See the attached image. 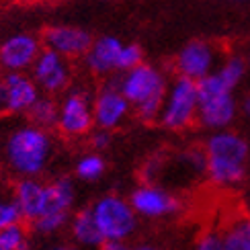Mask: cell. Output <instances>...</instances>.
Instances as JSON below:
<instances>
[{
  "mask_svg": "<svg viewBox=\"0 0 250 250\" xmlns=\"http://www.w3.org/2000/svg\"><path fill=\"white\" fill-rule=\"evenodd\" d=\"M92 109H95V127L113 131L129 115L131 105L119 88L117 78L103 84L97 95L92 97Z\"/></svg>",
  "mask_w": 250,
  "mask_h": 250,
  "instance_id": "cell-10",
  "label": "cell"
},
{
  "mask_svg": "<svg viewBox=\"0 0 250 250\" xmlns=\"http://www.w3.org/2000/svg\"><path fill=\"white\" fill-rule=\"evenodd\" d=\"M51 201H49V209L47 213L33 224V228L39 234H56L60 232L66 224L72 220V207L76 201V191L74 185L66 176L51 181Z\"/></svg>",
  "mask_w": 250,
  "mask_h": 250,
  "instance_id": "cell-9",
  "label": "cell"
},
{
  "mask_svg": "<svg viewBox=\"0 0 250 250\" xmlns=\"http://www.w3.org/2000/svg\"><path fill=\"white\" fill-rule=\"evenodd\" d=\"M215 72L222 76V80L226 82V84L234 90L242 82V78L246 76V60L240 58V56H230V58H226L222 62V66Z\"/></svg>",
  "mask_w": 250,
  "mask_h": 250,
  "instance_id": "cell-22",
  "label": "cell"
},
{
  "mask_svg": "<svg viewBox=\"0 0 250 250\" xmlns=\"http://www.w3.org/2000/svg\"><path fill=\"white\" fill-rule=\"evenodd\" d=\"M131 250H158L154 244H150V242H140V244H135V246H131Z\"/></svg>",
  "mask_w": 250,
  "mask_h": 250,
  "instance_id": "cell-31",
  "label": "cell"
},
{
  "mask_svg": "<svg viewBox=\"0 0 250 250\" xmlns=\"http://www.w3.org/2000/svg\"><path fill=\"white\" fill-rule=\"evenodd\" d=\"M140 64H144V51L138 43H123V49L119 54V64H117V72H129L133 68H138Z\"/></svg>",
  "mask_w": 250,
  "mask_h": 250,
  "instance_id": "cell-24",
  "label": "cell"
},
{
  "mask_svg": "<svg viewBox=\"0 0 250 250\" xmlns=\"http://www.w3.org/2000/svg\"><path fill=\"white\" fill-rule=\"evenodd\" d=\"M33 125H39L43 129H49L51 125H58V115H60V103L51 99V95H41L31 111L27 113Z\"/></svg>",
  "mask_w": 250,
  "mask_h": 250,
  "instance_id": "cell-19",
  "label": "cell"
},
{
  "mask_svg": "<svg viewBox=\"0 0 250 250\" xmlns=\"http://www.w3.org/2000/svg\"><path fill=\"white\" fill-rule=\"evenodd\" d=\"M43 51V41L33 33H13L0 43V68L6 72L31 70Z\"/></svg>",
  "mask_w": 250,
  "mask_h": 250,
  "instance_id": "cell-13",
  "label": "cell"
},
{
  "mask_svg": "<svg viewBox=\"0 0 250 250\" xmlns=\"http://www.w3.org/2000/svg\"><path fill=\"white\" fill-rule=\"evenodd\" d=\"M0 109H6V90H4L2 78H0Z\"/></svg>",
  "mask_w": 250,
  "mask_h": 250,
  "instance_id": "cell-30",
  "label": "cell"
},
{
  "mask_svg": "<svg viewBox=\"0 0 250 250\" xmlns=\"http://www.w3.org/2000/svg\"><path fill=\"white\" fill-rule=\"evenodd\" d=\"M43 47L58 51L64 58H84L92 45V35L86 29L74 25H54L43 31Z\"/></svg>",
  "mask_w": 250,
  "mask_h": 250,
  "instance_id": "cell-14",
  "label": "cell"
},
{
  "mask_svg": "<svg viewBox=\"0 0 250 250\" xmlns=\"http://www.w3.org/2000/svg\"><path fill=\"white\" fill-rule=\"evenodd\" d=\"M129 203L138 217H146V220L168 217L181 207V201L170 191L156 183H144L138 189H133L129 195Z\"/></svg>",
  "mask_w": 250,
  "mask_h": 250,
  "instance_id": "cell-12",
  "label": "cell"
},
{
  "mask_svg": "<svg viewBox=\"0 0 250 250\" xmlns=\"http://www.w3.org/2000/svg\"><path fill=\"white\" fill-rule=\"evenodd\" d=\"M54 250H76V248H72V246H56Z\"/></svg>",
  "mask_w": 250,
  "mask_h": 250,
  "instance_id": "cell-32",
  "label": "cell"
},
{
  "mask_svg": "<svg viewBox=\"0 0 250 250\" xmlns=\"http://www.w3.org/2000/svg\"><path fill=\"white\" fill-rule=\"evenodd\" d=\"M54 156V140L39 125H21L4 142V162L21 179H37Z\"/></svg>",
  "mask_w": 250,
  "mask_h": 250,
  "instance_id": "cell-1",
  "label": "cell"
},
{
  "mask_svg": "<svg viewBox=\"0 0 250 250\" xmlns=\"http://www.w3.org/2000/svg\"><path fill=\"white\" fill-rule=\"evenodd\" d=\"M70 234L78 246H84V248H101L105 244V238H103V234L99 230V224H97L95 213H92L90 207L80 209L72 215Z\"/></svg>",
  "mask_w": 250,
  "mask_h": 250,
  "instance_id": "cell-18",
  "label": "cell"
},
{
  "mask_svg": "<svg viewBox=\"0 0 250 250\" xmlns=\"http://www.w3.org/2000/svg\"><path fill=\"white\" fill-rule=\"evenodd\" d=\"M4 90H6V109L8 113H17V115H27L31 107L37 103L41 97V90L37 86V82L33 80L31 74L25 72H6V76L2 78Z\"/></svg>",
  "mask_w": 250,
  "mask_h": 250,
  "instance_id": "cell-16",
  "label": "cell"
},
{
  "mask_svg": "<svg viewBox=\"0 0 250 250\" xmlns=\"http://www.w3.org/2000/svg\"><path fill=\"white\" fill-rule=\"evenodd\" d=\"M31 76H33L43 95H58V92H64L68 88L72 68L68 64V58L43 47L33 68H31Z\"/></svg>",
  "mask_w": 250,
  "mask_h": 250,
  "instance_id": "cell-11",
  "label": "cell"
},
{
  "mask_svg": "<svg viewBox=\"0 0 250 250\" xmlns=\"http://www.w3.org/2000/svg\"><path fill=\"white\" fill-rule=\"evenodd\" d=\"M74 172L80 181H86V183L99 181L105 174V160H103V156L99 152H88L76 160Z\"/></svg>",
  "mask_w": 250,
  "mask_h": 250,
  "instance_id": "cell-21",
  "label": "cell"
},
{
  "mask_svg": "<svg viewBox=\"0 0 250 250\" xmlns=\"http://www.w3.org/2000/svg\"><path fill=\"white\" fill-rule=\"evenodd\" d=\"M248 64H250V51H248Z\"/></svg>",
  "mask_w": 250,
  "mask_h": 250,
  "instance_id": "cell-33",
  "label": "cell"
},
{
  "mask_svg": "<svg viewBox=\"0 0 250 250\" xmlns=\"http://www.w3.org/2000/svg\"><path fill=\"white\" fill-rule=\"evenodd\" d=\"M92 213L105 242H125L138 228V213L133 211L129 199L109 193L92 203Z\"/></svg>",
  "mask_w": 250,
  "mask_h": 250,
  "instance_id": "cell-5",
  "label": "cell"
},
{
  "mask_svg": "<svg viewBox=\"0 0 250 250\" xmlns=\"http://www.w3.org/2000/svg\"><path fill=\"white\" fill-rule=\"evenodd\" d=\"M117 82L131 109L138 113L142 121H158L166 92L170 86L160 68L144 62L138 68L123 72Z\"/></svg>",
  "mask_w": 250,
  "mask_h": 250,
  "instance_id": "cell-3",
  "label": "cell"
},
{
  "mask_svg": "<svg viewBox=\"0 0 250 250\" xmlns=\"http://www.w3.org/2000/svg\"><path fill=\"white\" fill-rule=\"evenodd\" d=\"M199 88V113L197 121L203 127L222 131L228 129L236 119L238 103L234 99V90L222 80L217 72H211L209 76L197 82Z\"/></svg>",
  "mask_w": 250,
  "mask_h": 250,
  "instance_id": "cell-4",
  "label": "cell"
},
{
  "mask_svg": "<svg viewBox=\"0 0 250 250\" xmlns=\"http://www.w3.org/2000/svg\"><path fill=\"white\" fill-rule=\"evenodd\" d=\"M27 248H29L27 230L21 224L0 230V250H27Z\"/></svg>",
  "mask_w": 250,
  "mask_h": 250,
  "instance_id": "cell-23",
  "label": "cell"
},
{
  "mask_svg": "<svg viewBox=\"0 0 250 250\" xmlns=\"http://www.w3.org/2000/svg\"><path fill=\"white\" fill-rule=\"evenodd\" d=\"M109 144H111V131H107V129H97L95 133H92L90 146H92V150H95V152L101 154L103 150L109 148Z\"/></svg>",
  "mask_w": 250,
  "mask_h": 250,
  "instance_id": "cell-27",
  "label": "cell"
},
{
  "mask_svg": "<svg viewBox=\"0 0 250 250\" xmlns=\"http://www.w3.org/2000/svg\"><path fill=\"white\" fill-rule=\"evenodd\" d=\"M193 250H226L224 238H222V234H217V232H207V234H203L199 238V240H197Z\"/></svg>",
  "mask_w": 250,
  "mask_h": 250,
  "instance_id": "cell-26",
  "label": "cell"
},
{
  "mask_svg": "<svg viewBox=\"0 0 250 250\" xmlns=\"http://www.w3.org/2000/svg\"><path fill=\"white\" fill-rule=\"evenodd\" d=\"M101 250H131L125 242H105L101 246Z\"/></svg>",
  "mask_w": 250,
  "mask_h": 250,
  "instance_id": "cell-28",
  "label": "cell"
},
{
  "mask_svg": "<svg viewBox=\"0 0 250 250\" xmlns=\"http://www.w3.org/2000/svg\"><path fill=\"white\" fill-rule=\"evenodd\" d=\"M207 179L215 187L238 185L246 174L248 144L232 129L213 131L205 142Z\"/></svg>",
  "mask_w": 250,
  "mask_h": 250,
  "instance_id": "cell-2",
  "label": "cell"
},
{
  "mask_svg": "<svg viewBox=\"0 0 250 250\" xmlns=\"http://www.w3.org/2000/svg\"><path fill=\"white\" fill-rule=\"evenodd\" d=\"M197 113H199V88H197V82L185 76H176L170 82L168 92H166L158 123L170 131H181L187 129L197 119Z\"/></svg>",
  "mask_w": 250,
  "mask_h": 250,
  "instance_id": "cell-6",
  "label": "cell"
},
{
  "mask_svg": "<svg viewBox=\"0 0 250 250\" xmlns=\"http://www.w3.org/2000/svg\"><path fill=\"white\" fill-rule=\"evenodd\" d=\"M21 211L13 199V195L6 197V195H0V230H4L8 226H15L21 224Z\"/></svg>",
  "mask_w": 250,
  "mask_h": 250,
  "instance_id": "cell-25",
  "label": "cell"
},
{
  "mask_svg": "<svg viewBox=\"0 0 250 250\" xmlns=\"http://www.w3.org/2000/svg\"><path fill=\"white\" fill-rule=\"evenodd\" d=\"M240 109H242L244 115L250 119V92H248V95L242 99V103H240Z\"/></svg>",
  "mask_w": 250,
  "mask_h": 250,
  "instance_id": "cell-29",
  "label": "cell"
},
{
  "mask_svg": "<svg viewBox=\"0 0 250 250\" xmlns=\"http://www.w3.org/2000/svg\"><path fill=\"white\" fill-rule=\"evenodd\" d=\"M217 47L205 39H193L185 43L174 58V70L179 76L191 78L195 82L209 76L217 68Z\"/></svg>",
  "mask_w": 250,
  "mask_h": 250,
  "instance_id": "cell-8",
  "label": "cell"
},
{
  "mask_svg": "<svg viewBox=\"0 0 250 250\" xmlns=\"http://www.w3.org/2000/svg\"><path fill=\"white\" fill-rule=\"evenodd\" d=\"M123 49V41L115 35H101L92 41L90 49L84 56V66L95 76H109L117 72L119 54Z\"/></svg>",
  "mask_w": 250,
  "mask_h": 250,
  "instance_id": "cell-17",
  "label": "cell"
},
{
  "mask_svg": "<svg viewBox=\"0 0 250 250\" xmlns=\"http://www.w3.org/2000/svg\"><path fill=\"white\" fill-rule=\"evenodd\" d=\"M222 238L226 250H250V217L234 220Z\"/></svg>",
  "mask_w": 250,
  "mask_h": 250,
  "instance_id": "cell-20",
  "label": "cell"
},
{
  "mask_svg": "<svg viewBox=\"0 0 250 250\" xmlns=\"http://www.w3.org/2000/svg\"><path fill=\"white\" fill-rule=\"evenodd\" d=\"M56 127L66 138H82L95 127V109L88 90L72 88L62 97Z\"/></svg>",
  "mask_w": 250,
  "mask_h": 250,
  "instance_id": "cell-7",
  "label": "cell"
},
{
  "mask_svg": "<svg viewBox=\"0 0 250 250\" xmlns=\"http://www.w3.org/2000/svg\"><path fill=\"white\" fill-rule=\"evenodd\" d=\"M13 199L21 211V217L31 224L41 220L51 201V187L39 179H21L13 189Z\"/></svg>",
  "mask_w": 250,
  "mask_h": 250,
  "instance_id": "cell-15",
  "label": "cell"
}]
</instances>
